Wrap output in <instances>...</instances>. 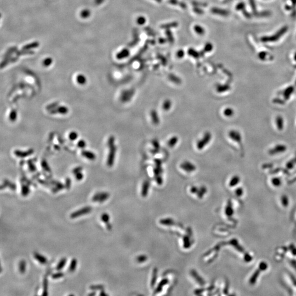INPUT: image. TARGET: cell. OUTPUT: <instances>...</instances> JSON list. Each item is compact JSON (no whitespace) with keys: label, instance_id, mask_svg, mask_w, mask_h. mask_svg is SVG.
Instances as JSON below:
<instances>
[{"label":"cell","instance_id":"cell-1","mask_svg":"<svg viewBox=\"0 0 296 296\" xmlns=\"http://www.w3.org/2000/svg\"><path fill=\"white\" fill-rule=\"evenodd\" d=\"M212 138V134L209 132H205L202 138L199 140L196 145V147L199 150H202L209 143Z\"/></svg>","mask_w":296,"mask_h":296},{"label":"cell","instance_id":"cell-2","mask_svg":"<svg viewBox=\"0 0 296 296\" xmlns=\"http://www.w3.org/2000/svg\"><path fill=\"white\" fill-rule=\"evenodd\" d=\"M92 210V208L91 206H86V207L82 208L81 209L73 212L70 215V216L71 218L75 219V218H78L79 217L82 216L83 215H87V214L90 213L91 212Z\"/></svg>","mask_w":296,"mask_h":296},{"label":"cell","instance_id":"cell-3","mask_svg":"<svg viewBox=\"0 0 296 296\" xmlns=\"http://www.w3.org/2000/svg\"><path fill=\"white\" fill-rule=\"evenodd\" d=\"M110 195L107 192H99L94 194L92 198V201L94 202L103 203L108 199Z\"/></svg>","mask_w":296,"mask_h":296},{"label":"cell","instance_id":"cell-4","mask_svg":"<svg viewBox=\"0 0 296 296\" xmlns=\"http://www.w3.org/2000/svg\"><path fill=\"white\" fill-rule=\"evenodd\" d=\"M135 91L134 90H125L122 92L121 95V100L123 102H130L134 96Z\"/></svg>","mask_w":296,"mask_h":296},{"label":"cell","instance_id":"cell-5","mask_svg":"<svg viewBox=\"0 0 296 296\" xmlns=\"http://www.w3.org/2000/svg\"><path fill=\"white\" fill-rule=\"evenodd\" d=\"M110 151L108 155V158L107 161V165L109 167H111L114 165V161L115 158V155L116 152V147L115 145L111 146L109 147Z\"/></svg>","mask_w":296,"mask_h":296},{"label":"cell","instance_id":"cell-6","mask_svg":"<svg viewBox=\"0 0 296 296\" xmlns=\"http://www.w3.org/2000/svg\"><path fill=\"white\" fill-rule=\"evenodd\" d=\"M181 167L182 168L183 170L188 172H191L196 170V167L193 164L190 162V161H184L181 165Z\"/></svg>","mask_w":296,"mask_h":296},{"label":"cell","instance_id":"cell-7","mask_svg":"<svg viewBox=\"0 0 296 296\" xmlns=\"http://www.w3.org/2000/svg\"><path fill=\"white\" fill-rule=\"evenodd\" d=\"M34 257L36 260H37L41 264H46L48 262V260L46 257L37 252H35L34 253Z\"/></svg>","mask_w":296,"mask_h":296},{"label":"cell","instance_id":"cell-8","mask_svg":"<svg viewBox=\"0 0 296 296\" xmlns=\"http://www.w3.org/2000/svg\"><path fill=\"white\" fill-rule=\"evenodd\" d=\"M150 115H151V120H152V122H153V123L154 124V125H157L159 124L160 120L159 114L158 113V112L156 111V110H151V113H150Z\"/></svg>","mask_w":296,"mask_h":296},{"label":"cell","instance_id":"cell-9","mask_svg":"<svg viewBox=\"0 0 296 296\" xmlns=\"http://www.w3.org/2000/svg\"><path fill=\"white\" fill-rule=\"evenodd\" d=\"M30 188L29 185L26 184H23L21 187V194L24 197L28 196L30 193Z\"/></svg>","mask_w":296,"mask_h":296},{"label":"cell","instance_id":"cell-10","mask_svg":"<svg viewBox=\"0 0 296 296\" xmlns=\"http://www.w3.org/2000/svg\"><path fill=\"white\" fill-rule=\"evenodd\" d=\"M68 109L65 107H59L52 111V113L53 114L59 113L61 114H66L68 113Z\"/></svg>","mask_w":296,"mask_h":296},{"label":"cell","instance_id":"cell-11","mask_svg":"<svg viewBox=\"0 0 296 296\" xmlns=\"http://www.w3.org/2000/svg\"><path fill=\"white\" fill-rule=\"evenodd\" d=\"M33 153H34V151L32 149H30V150H29L26 151V152L20 151L19 150H16L15 152H14V154L17 155V156L24 158V157L28 156L30 155H31Z\"/></svg>","mask_w":296,"mask_h":296},{"label":"cell","instance_id":"cell-12","mask_svg":"<svg viewBox=\"0 0 296 296\" xmlns=\"http://www.w3.org/2000/svg\"><path fill=\"white\" fill-rule=\"evenodd\" d=\"M67 263V258H62L59 263H58V264L56 267V270H57V271H60L65 267Z\"/></svg>","mask_w":296,"mask_h":296},{"label":"cell","instance_id":"cell-13","mask_svg":"<svg viewBox=\"0 0 296 296\" xmlns=\"http://www.w3.org/2000/svg\"><path fill=\"white\" fill-rule=\"evenodd\" d=\"M82 155L86 158L87 159L90 160H93L96 159V155L90 151H85V150L82 151Z\"/></svg>","mask_w":296,"mask_h":296},{"label":"cell","instance_id":"cell-14","mask_svg":"<svg viewBox=\"0 0 296 296\" xmlns=\"http://www.w3.org/2000/svg\"><path fill=\"white\" fill-rule=\"evenodd\" d=\"M77 264V261L76 258H73L70 262V265L69 267L68 271L70 273H73L75 271Z\"/></svg>","mask_w":296,"mask_h":296},{"label":"cell","instance_id":"cell-15","mask_svg":"<svg viewBox=\"0 0 296 296\" xmlns=\"http://www.w3.org/2000/svg\"><path fill=\"white\" fill-rule=\"evenodd\" d=\"M48 280L47 279V278L45 277L43 281V292H42V296H46L48 295Z\"/></svg>","mask_w":296,"mask_h":296},{"label":"cell","instance_id":"cell-16","mask_svg":"<svg viewBox=\"0 0 296 296\" xmlns=\"http://www.w3.org/2000/svg\"><path fill=\"white\" fill-rule=\"evenodd\" d=\"M178 142V138L177 136H173L170 138L168 142V145L170 148L174 147Z\"/></svg>","mask_w":296,"mask_h":296},{"label":"cell","instance_id":"cell-17","mask_svg":"<svg viewBox=\"0 0 296 296\" xmlns=\"http://www.w3.org/2000/svg\"><path fill=\"white\" fill-rule=\"evenodd\" d=\"M26 270V262L24 260H22L19 263V271L22 274H23Z\"/></svg>","mask_w":296,"mask_h":296},{"label":"cell","instance_id":"cell-18","mask_svg":"<svg viewBox=\"0 0 296 296\" xmlns=\"http://www.w3.org/2000/svg\"><path fill=\"white\" fill-rule=\"evenodd\" d=\"M172 102L170 99H166V100L164 101V102L163 103V104H162V108L164 109V110L165 111H168L172 107Z\"/></svg>","mask_w":296,"mask_h":296},{"label":"cell","instance_id":"cell-19","mask_svg":"<svg viewBox=\"0 0 296 296\" xmlns=\"http://www.w3.org/2000/svg\"><path fill=\"white\" fill-rule=\"evenodd\" d=\"M3 184L5 185L6 188H7V187H8V188H10V189H11L12 190L14 191V190H16V189H17L16 185L14 183H12L10 181H8V180H7V179H5V180L4 181Z\"/></svg>","mask_w":296,"mask_h":296},{"label":"cell","instance_id":"cell-20","mask_svg":"<svg viewBox=\"0 0 296 296\" xmlns=\"http://www.w3.org/2000/svg\"><path fill=\"white\" fill-rule=\"evenodd\" d=\"M51 183H52L53 185H54L55 186V187L56 188L58 191H60V190H63L64 188H65V185L64 184H63L59 182L53 181V182H51Z\"/></svg>","mask_w":296,"mask_h":296},{"label":"cell","instance_id":"cell-21","mask_svg":"<svg viewBox=\"0 0 296 296\" xmlns=\"http://www.w3.org/2000/svg\"><path fill=\"white\" fill-rule=\"evenodd\" d=\"M64 273L62 272H58L52 274L51 277L53 279H58L64 277Z\"/></svg>","mask_w":296,"mask_h":296},{"label":"cell","instance_id":"cell-22","mask_svg":"<svg viewBox=\"0 0 296 296\" xmlns=\"http://www.w3.org/2000/svg\"><path fill=\"white\" fill-rule=\"evenodd\" d=\"M104 286L103 285H93L90 286V289L92 291L103 290Z\"/></svg>","mask_w":296,"mask_h":296},{"label":"cell","instance_id":"cell-23","mask_svg":"<svg viewBox=\"0 0 296 296\" xmlns=\"http://www.w3.org/2000/svg\"><path fill=\"white\" fill-rule=\"evenodd\" d=\"M149 186V183L148 181H145L143 185L142 194L143 196H146L148 193V189Z\"/></svg>","mask_w":296,"mask_h":296},{"label":"cell","instance_id":"cell-24","mask_svg":"<svg viewBox=\"0 0 296 296\" xmlns=\"http://www.w3.org/2000/svg\"><path fill=\"white\" fill-rule=\"evenodd\" d=\"M100 218H101V220L102 221V222L106 223V224L109 222L110 219V216L107 213H104L102 214Z\"/></svg>","mask_w":296,"mask_h":296},{"label":"cell","instance_id":"cell-25","mask_svg":"<svg viewBox=\"0 0 296 296\" xmlns=\"http://www.w3.org/2000/svg\"><path fill=\"white\" fill-rule=\"evenodd\" d=\"M78 137V134L77 133L75 132V131H73L71 132L70 133L69 135V138L70 140L73 141H75Z\"/></svg>","mask_w":296,"mask_h":296},{"label":"cell","instance_id":"cell-26","mask_svg":"<svg viewBox=\"0 0 296 296\" xmlns=\"http://www.w3.org/2000/svg\"><path fill=\"white\" fill-rule=\"evenodd\" d=\"M234 114V111L233 109L231 108L225 109L224 111V114L225 116L227 117H230L232 116Z\"/></svg>","mask_w":296,"mask_h":296},{"label":"cell","instance_id":"cell-27","mask_svg":"<svg viewBox=\"0 0 296 296\" xmlns=\"http://www.w3.org/2000/svg\"><path fill=\"white\" fill-rule=\"evenodd\" d=\"M77 81L78 83H79L80 84H81V85L85 84L86 83V81L85 77L84 76H82V75H80V76H79L77 77Z\"/></svg>","mask_w":296,"mask_h":296},{"label":"cell","instance_id":"cell-28","mask_svg":"<svg viewBox=\"0 0 296 296\" xmlns=\"http://www.w3.org/2000/svg\"><path fill=\"white\" fill-rule=\"evenodd\" d=\"M10 119L12 121H14L17 119V113L15 110L12 111V112L10 114Z\"/></svg>","mask_w":296,"mask_h":296},{"label":"cell","instance_id":"cell-29","mask_svg":"<svg viewBox=\"0 0 296 296\" xmlns=\"http://www.w3.org/2000/svg\"><path fill=\"white\" fill-rule=\"evenodd\" d=\"M71 179H70L69 178H67L66 179V180H65V187L67 190H69L71 188Z\"/></svg>","mask_w":296,"mask_h":296},{"label":"cell","instance_id":"cell-30","mask_svg":"<svg viewBox=\"0 0 296 296\" xmlns=\"http://www.w3.org/2000/svg\"><path fill=\"white\" fill-rule=\"evenodd\" d=\"M42 167L44 168V170L47 172H51V170H50V168L49 167V166L47 165V164L46 163V162H45V161H43L42 162Z\"/></svg>","mask_w":296,"mask_h":296},{"label":"cell","instance_id":"cell-31","mask_svg":"<svg viewBox=\"0 0 296 296\" xmlns=\"http://www.w3.org/2000/svg\"><path fill=\"white\" fill-rule=\"evenodd\" d=\"M108 144L109 147L115 145V138L113 136H111L109 138Z\"/></svg>","mask_w":296,"mask_h":296},{"label":"cell","instance_id":"cell-32","mask_svg":"<svg viewBox=\"0 0 296 296\" xmlns=\"http://www.w3.org/2000/svg\"><path fill=\"white\" fill-rule=\"evenodd\" d=\"M75 177H76V180H77V181H81V180L83 179V178H84V175H83V174L80 172H79V173H77L75 174Z\"/></svg>","mask_w":296,"mask_h":296},{"label":"cell","instance_id":"cell-33","mask_svg":"<svg viewBox=\"0 0 296 296\" xmlns=\"http://www.w3.org/2000/svg\"><path fill=\"white\" fill-rule=\"evenodd\" d=\"M77 145L78 147L80 148H85L86 145V142H85V141L84 140H80V141H79V142L77 143Z\"/></svg>","mask_w":296,"mask_h":296},{"label":"cell","instance_id":"cell-34","mask_svg":"<svg viewBox=\"0 0 296 296\" xmlns=\"http://www.w3.org/2000/svg\"><path fill=\"white\" fill-rule=\"evenodd\" d=\"M170 78L171 80H172L173 82H174L176 84H180L181 83V80H179L178 77H177L176 76H171V77H170Z\"/></svg>","mask_w":296,"mask_h":296},{"label":"cell","instance_id":"cell-35","mask_svg":"<svg viewBox=\"0 0 296 296\" xmlns=\"http://www.w3.org/2000/svg\"><path fill=\"white\" fill-rule=\"evenodd\" d=\"M38 181L42 185H45V186H48V187H50V183L48 182H47L46 181H44V180H42V179H39Z\"/></svg>","mask_w":296,"mask_h":296},{"label":"cell","instance_id":"cell-36","mask_svg":"<svg viewBox=\"0 0 296 296\" xmlns=\"http://www.w3.org/2000/svg\"><path fill=\"white\" fill-rule=\"evenodd\" d=\"M153 145H154V148L156 150H159L160 149V144L159 142L157 140H154L153 141Z\"/></svg>","mask_w":296,"mask_h":296},{"label":"cell","instance_id":"cell-37","mask_svg":"<svg viewBox=\"0 0 296 296\" xmlns=\"http://www.w3.org/2000/svg\"><path fill=\"white\" fill-rule=\"evenodd\" d=\"M29 170L31 171V172H35V171H36V167L33 164H31V163L29 164Z\"/></svg>","mask_w":296,"mask_h":296},{"label":"cell","instance_id":"cell-38","mask_svg":"<svg viewBox=\"0 0 296 296\" xmlns=\"http://www.w3.org/2000/svg\"><path fill=\"white\" fill-rule=\"evenodd\" d=\"M82 167H76V168H75V169L73 170V173H74V174H76V173H79V172H80L81 171H82Z\"/></svg>","mask_w":296,"mask_h":296},{"label":"cell","instance_id":"cell-39","mask_svg":"<svg viewBox=\"0 0 296 296\" xmlns=\"http://www.w3.org/2000/svg\"><path fill=\"white\" fill-rule=\"evenodd\" d=\"M145 259H146V256H141V257H139V258H138V261L139 262H143V261L145 260Z\"/></svg>","mask_w":296,"mask_h":296},{"label":"cell","instance_id":"cell-40","mask_svg":"<svg viewBox=\"0 0 296 296\" xmlns=\"http://www.w3.org/2000/svg\"><path fill=\"white\" fill-rule=\"evenodd\" d=\"M99 295L100 296H108V295L105 293V292H104V291L103 290L100 291V293H99Z\"/></svg>","mask_w":296,"mask_h":296},{"label":"cell","instance_id":"cell-41","mask_svg":"<svg viewBox=\"0 0 296 296\" xmlns=\"http://www.w3.org/2000/svg\"><path fill=\"white\" fill-rule=\"evenodd\" d=\"M111 228H112V226H111V223H110L109 222L108 223H107V229L108 230H111Z\"/></svg>","mask_w":296,"mask_h":296},{"label":"cell","instance_id":"cell-42","mask_svg":"<svg viewBox=\"0 0 296 296\" xmlns=\"http://www.w3.org/2000/svg\"><path fill=\"white\" fill-rule=\"evenodd\" d=\"M96 295V292H92L91 293H89L88 295V296H94Z\"/></svg>","mask_w":296,"mask_h":296}]
</instances>
